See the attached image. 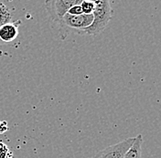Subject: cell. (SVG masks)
Masks as SVG:
<instances>
[{
    "mask_svg": "<svg viewBox=\"0 0 161 158\" xmlns=\"http://www.w3.org/2000/svg\"><path fill=\"white\" fill-rule=\"evenodd\" d=\"M95 8L92 13V22L88 28L81 32L91 36L100 35L112 19V8L109 1H94Z\"/></svg>",
    "mask_w": 161,
    "mask_h": 158,
    "instance_id": "obj_1",
    "label": "cell"
},
{
    "mask_svg": "<svg viewBox=\"0 0 161 158\" xmlns=\"http://www.w3.org/2000/svg\"><path fill=\"white\" fill-rule=\"evenodd\" d=\"M81 3V0H51L45 2V8L54 22L60 23L61 19L74 5Z\"/></svg>",
    "mask_w": 161,
    "mask_h": 158,
    "instance_id": "obj_2",
    "label": "cell"
},
{
    "mask_svg": "<svg viewBox=\"0 0 161 158\" xmlns=\"http://www.w3.org/2000/svg\"><path fill=\"white\" fill-rule=\"evenodd\" d=\"M92 22V14L85 15L81 14L79 16H72L66 14L60 21V26L61 29H70L75 30L78 33H81L86 28H88Z\"/></svg>",
    "mask_w": 161,
    "mask_h": 158,
    "instance_id": "obj_3",
    "label": "cell"
},
{
    "mask_svg": "<svg viewBox=\"0 0 161 158\" xmlns=\"http://www.w3.org/2000/svg\"><path fill=\"white\" fill-rule=\"evenodd\" d=\"M136 137L125 139L119 143L107 146L100 151L93 158H124L133 145Z\"/></svg>",
    "mask_w": 161,
    "mask_h": 158,
    "instance_id": "obj_4",
    "label": "cell"
},
{
    "mask_svg": "<svg viewBox=\"0 0 161 158\" xmlns=\"http://www.w3.org/2000/svg\"><path fill=\"white\" fill-rule=\"evenodd\" d=\"M20 20L10 22L0 28V40L5 43H9L17 39L19 35Z\"/></svg>",
    "mask_w": 161,
    "mask_h": 158,
    "instance_id": "obj_5",
    "label": "cell"
},
{
    "mask_svg": "<svg viewBox=\"0 0 161 158\" xmlns=\"http://www.w3.org/2000/svg\"><path fill=\"white\" fill-rule=\"evenodd\" d=\"M142 143H143V137L141 134L136 136V140L131 146V148L126 153L125 156L124 158H141L142 154Z\"/></svg>",
    "mask_w": 161,
    "mask_h": 158,
    "instance_id": "obj_6",
    "label": "cell"
},
{
    "mask_svg": "<svg viewBox=\"0 0 161 158\" xmlns=\"http://www.w3.org/2000/svg\"><path fill=\"white\" fill-rule=\"evenodd\" d=\"M12 19V15L8 8L0 1V28L8 23H10Z\"/></svg>",
    "mask_w": 161,
    "mask_h": 158,
    "instance_id": "obj_7",
    "label": "cell"
},
{
    "mask_svg": "<svg viewBox=\"0 0 161 158\" xmlns=\"http://www.w3.org/2000/svg\"><path fill=\"white\" fill-rule=\"evenodd\" d=\"M80 8L82 10V13L85 15H92L95 8V3L94 1L90 0H84L80 3Z\"/></svg>",
    "mask_w": 161,
    "mask_h": 158,
    "instance_id": "obj_8",
    "label": "cell"
},
{
    "mask_svg": "<svg viewBox=\"0 0 161 158\" xmlns=\"http://www.w3.org/2000/svg\"><path fill=\"white\" fill-rule=\"evenodd\" d=\"M0 158H13V154L8 145L0 142Z\"/></svg>",
    "mask_w": 161,
    "mask_h": 158,
    "instance_id": "obj_9",
    "label": "cell"
},
{
    "mask_svg": "<svg viewBox=\"0 0 161 158\" xmlns=\"http://www.w3.org/2000/svg\"><path fill=\"white\" fill-rule=\"evenodd\" d=\"M68 14L72 15V16H79V15L83 14L82 10H81V8H80V4L74 5L73 7H71L69 9V11H68Z\"/></svg>",
    "mask_w": 161,
    "mask_h": 158,
    "instance_id": "obj_10",
    "label": "cell"
},
{
    "mask_svg": "<svg viewBox=\"0 0 161 158\" xmlns=\"http://www.w3.org/2000/svg\"><path fill=\"white\" fill-rule=\"evenodd\" d=\"M8 130V124H7V122H0V133H5L6 131Z\"/></svg>",
    "mask_w": 161,
    "mask_h": 158,
    "instance_id": "obj_11",
    "label": "cell"
}]
</instances>
